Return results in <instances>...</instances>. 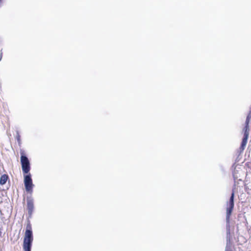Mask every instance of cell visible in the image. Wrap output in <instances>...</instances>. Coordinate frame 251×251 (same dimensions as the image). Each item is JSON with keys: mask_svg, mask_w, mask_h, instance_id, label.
Wrapping results in <instances>:
<instances>
[{"mask_svg": "<svg viewBox=\"0 0 251 251\" xmlns=\"http://www.w3.org/2000/svg\"><path fill=\"white\" fill-rule=\"evenodd\" d=\"M33 241V234L30 230H27L25 237L24 247L25 251H31V245Z\"/></svg>", "mask_w": 251, "mask_h": 251, "instance_id": "6da1fadb", "label": "cell"}, {"mask_svg": "<svg viewBox=\"0 0 251 251\" xmlns=\"http://www.w3.org/2000/svg\"><path fill=\"white\" fill-rule=\"evenodd\" d=\"M21 163L23 171L25 173H28L30 170V164L28 158L25 156H22L21 158Z\"/></svg>", "mask_w": 251, "mask_h": 251, "instance_id": "7a4b0ae2", "label": "cell"}, {"mask_svg": "<svg viewBox=\"0 0 251 251\" xmlns=\"http://www.w3.org/2000/svg\"><path fill=\"white\" fill-rule=\"evenodd\" d=\"M25 184L27 191L31 192L33 188V181L29 176H27L25 179Z\"/></svg>", "mask_w": 251, "mask_h": 251, "instance_id": "3957f363", "label": "cell"}, {"mask_svg": "<svg viewBox=\"0 0 251 251\" xmlns=\"http://www.w3.org/2000/svg\"><path fill=\"white\" fill-rule=\"evenodd\" d=\"M233 206H234V195L232 194V196L230 198V202H229V208H228V213L229 214H230V212H232Z\"/></svg>", "mask_w": 251, "mask_h": 251, "instance_id": "277c9868", "label": "cell"}, {"mask_svg": "<svg viewBox=\"0 0 251 251\" xmlns=\"http://www.w3.org/2000/svg\"><path fill=\"white\" fill-rule=\"evenodd\" d=\"M7 180V175H4L2 176V178H1V184H5Z\"/></svg>", "mask_w": 251, "mask_h": 251, "instance_id": "5b68a950", "label": "cell"}]
</instances>
